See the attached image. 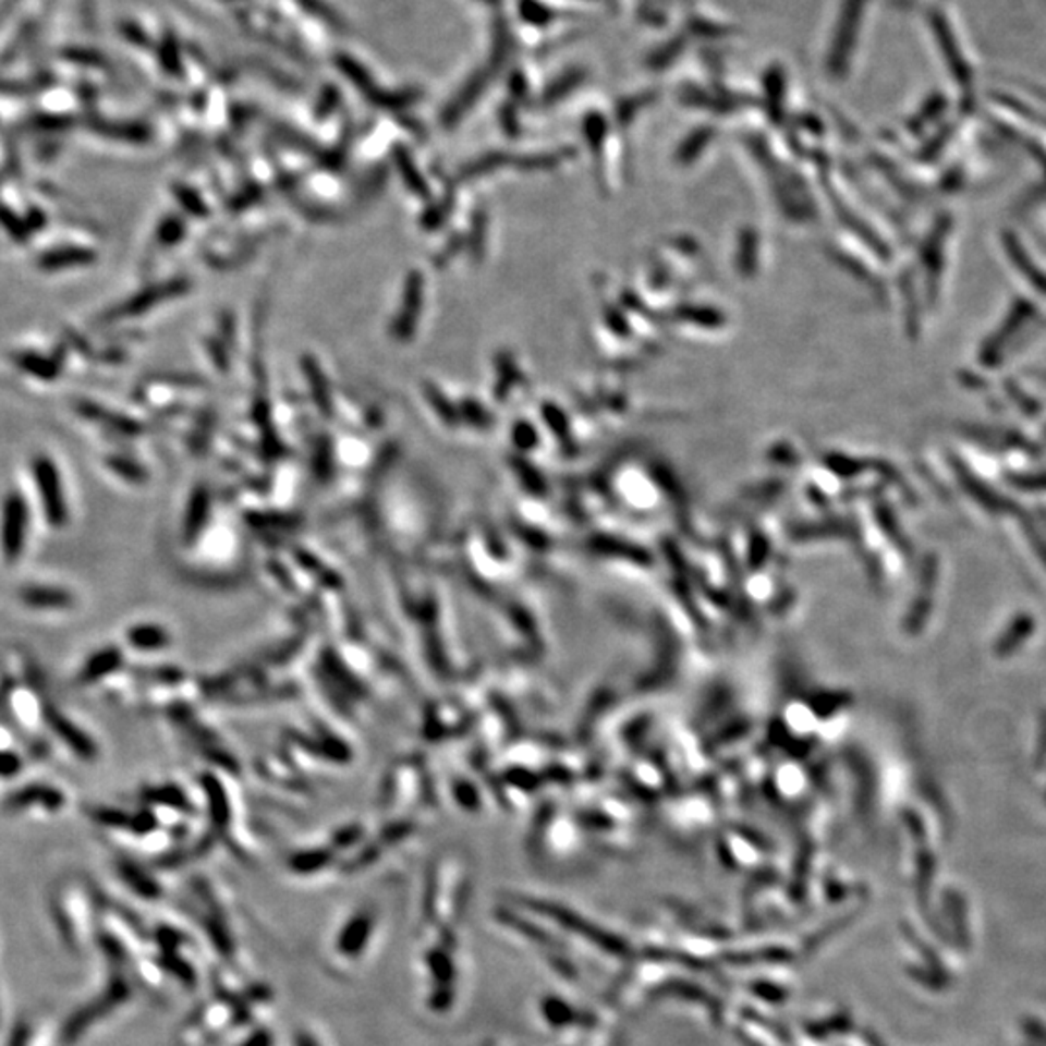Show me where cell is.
Wrapping results in <instances>:
<instances>
[{"instance_id": "obj_3", "label": "cell", "mask_w": 1046, "mask_h": 1046, "mask_svg": "<svg viewBox=\"0 0 1046 1046\" xmlns=\"http://www.w3.org/2000/svg\"><path fill=\"white\" fill-rule=\"evenodd\" d=\"M41 715H44L45 725H47V727L59 737V741H61L62 744H66L80 759L92 762V759L97 758L99 752H97L96 742L92 741L89 734L82 731L78 725L62 714L61 709H57L52 704H45V706L41 707Z\"/></svg>"}, {"instance_id": "obj_20", "label": "cell", "mask_w": 1046, "mask_h": 1046, "mask_svg": "<svg viewBox=\"0 0 1046 1046\" xmlns=\"http://www.w3.org/2000/svg\"><path fill=\"white\" fill-rule=\"evenodd\" d=\"M184 235V223L179 218H169L167 219L161 231H159V236H161V243L174 244L179 243Z\"/></svg>"}, {"instance_id": "obj_2", "label": "cell", "mask_w": 1046, "mask_h": 1046, "mask_svg": "<svg viewBox=\"0 0 1046 1046\" xmlns=\"http://www.w3.org/2000/svg\"><path fill=\"white\" fill-rule=\"evenodd\" d=\"M34 481L37 492L41 497L47 522L51 527L61 530L69 522V508L62 492V481L57 465L45 455L37 458L34 462Z\"/></svg>"}, {"instance_id": "obj_23", "label": "cell", "mask_w": 1046, "mask_h": 1046, "mask_svg": "<svg viewBox=\"0 0 1046 1046\" xmlns=\"http://www.w3.org/2000/svg\"><path fill=\"white\" fill-rule=\"evenodd\" d=\"M452 998L453 994L450 986H438L430 996V1006L438 1011L448 1010L452 1006Z\"/></svg>"}, {"instance_id": "obj_5", "label": "cell", "mask_w": 1046, "mask_h": 1046, "mask_svg": "<svg viewBox=\"0 0 1046 1046\" xmlns=\"http://www.w3.org/2000/svg\"><path fill=\"white\" fill-rule=\"evenodd\" d=\"M64 804H66V796L61 789L45 783L26 784L7 799V808H10V811L41 806L45 811L57 812L61 811Z\"/></svg>"}, {"instance_id": "obj_24", "label": "cell", "mask_w": 1046, "mask_h": 1046, "mask_svg": "<svg viewBox=\"0 0 1046 1046\" xmlns=\"http://www.w3.org/2000/svg\"><path fill=\"white\" fill-rule=\"evenodd\" d=\"M111 467H113L117 473L124 475L126 479L139 481L144 477V471L139 470L136 463L126 462V460H113Z\"/></svg>"}, {"instance_id": "obj_11", "label": "cell", "mask_w": 1046, "mask_h": 1046, "mask_svg": "<svg viewBox=\"0 0 1046 1046\" xmlns=\"http://www.w3.org/2000/svg\"><path fill=\"white\" fill-rule=\"evenodd\" d=\"M126 642L139 652H156L171 644L166 628L156 624H136L126 632Z\"/></svg>"}, {"instance_id": "obj_4", "label": "cell", "mask_w": 1046, "mask_h": 1046, "mask_svg": "<svg viewBox=\"0 0 1046 1046\" xmlns=\"http://www.w3.org/2000/svg\"><path fill=\"white\" fill-rule=\"evenodd\" d=\"M423 276L418 271H411L403 289V303L400 314L392 324V336L398 341H410L417 328L418 314L423 306Z\"/></svg>"}, {"instance_id": "obj_12", "label": "cell", "mask_w": 1046, "mask_h": 1046, "mask_svg": "<svg viewBox=\"0 0 1046 1046\" xmlns=\"http://www.w3.org/2000/svg\"><path fill=\"white\" fill-rule=\"evenodd\" d=\"M393 159H396V166H398V171H400L401 179L405 186L410 188L417 198H427L428 196V184L425 183V179L418 173L417 167L413 163L410 154L405 149L398 146L393 149Z\"/></svg>"}, {"instance_id": "obj_8", "label": "cell", "mask_w": 1046, "mask_h": 1046, "mask_svg": "<svg viewBox=\"0 0 1046 1046\" xmlns=\"http://www.w3.org/2000/svg\"><path fill=\"white\" fill-rule=\"evenodd\" d=\"M122 665V652L119 647H105L92 655L84 667L80 669L78 680L82 684H96L111 672L119 671Z\"/></svg>"}, {"instance_id": "obj_1", "label": "cell", "mask_w": 1046, "mask_h": 1046, "mask_svg": "<svg viewBox=\"0 0 1046 1046\" xmlns=\"http://www.w3.org/2000/svg\"><path fill=\"white\" fill-rule=\"evenodd\" d=\"M29 532V510L26 498L10 492L0 512V550L7 562H16L24 555Z\"/></svg>"}, {"instance_id": "obj_21", "label": "cell", "mask_w": 1046, "mask_h": 1046, "mask_svg": "<svg viewBox=\"0 0 1046 1046\" xmlns=\"http://www.w3.org/2000/svg\"><path fill=\"white\" fill-rule=\"evenodd\" d=\"M22 758L12 750L0 752V777H14L22 771Z\"/></svg>"}, {"instance_id": "obj_9", "label": "cell", "mask_w": 1046, "mask_h": 1046, "mask_svg": "<svg viewBox=\"0 0 1046 1046\" xmlns=\"http://www.w3.org/2000/svg\"><path fill=\"white\" fill-rule=\"evenodd\" d=\"M186 289H188V281H186V279H173V281L163 283V285H159V288L149 289V291L139 293L129 305L122 306L119 314L144 313V311H148V308L157 305V303H161V301H166V299L183 295Z\"/></svg>"}, {"instance_id": "obj_22", "label": "cell", "mask_w": 1046, "mask_h": 1046, "mask_svg": "<svg viewBox=\"0 0 1046 1046\" xmlns=\"http://www.w3.org/2000/svg\"><path fill=\"white\" fill-rule=\"evenodd\" d=\"M157 936H159L157 940H159L166 953H174V951L179 950V946L183 944V936L174 933L173 928H161V931L157 933Z\"/></svg>"}, {"instance_id": "obj_17", "label": "cell", "mask_w": 1046, "mask_h": 1046, "mask_svg": "<svg viewBox=\"0 0 1046 1046\" xmlns=\"http://www.w3.org/2000/svg\"><path fill=\"white\" fill-rule=\"evenodd\" d=\"M161 963L166 965L169 973H173L177 978H181L184 985L192 986V983H196L194 969H192L186 961H183V959L179 958L177 953H166L163 959H161Z\"/></svg>"}, {"instance_id": "obj_6", "label": "cell", "mask_w": 1046, "mask_h": 1046, "mask_svg": "<svg viewBox=\"0 0 1046 1046\" xmlns=\"http://www.w3.org/2000/svg\"><path fill=\"white\" fill-rule=\"evenodd\" d=\"M375 928V919L370 913H358L353 916L343 928H341L340 938H338V950L345 958H358L370 940V934Z\"/></svg>"}, {"instance_id": "obj_15", "label": "cell", "mask_w": 1046, "mask_h": 1046, "mask_svg": "<svg viewBox=\"0 0 1046 1046\" xmlns=\"http://www.w3.org/2000/svg\"><path fill=\"white\" fill-rule=\"evenodd\" d=\"M331 854L328 851H303V853H296L295 856H291V868L299 872V874H311V872L323 871L326 864H330Z\"/></svg>"}, {"instance_id": "obj_19", "label": "cell", "mask_w": 1046, "mask_h": 1046, "mask_svg": "<svg viewBox=\"0 0 1046 1046\" xmlns=\"http://www.w3.org/2000/svg\"><path fill=\"white\" fill-rule=\"evenodd\" d=\"M206 928H208L209 938L214 941V946L221 951V956H231V951H233V940H231V936L227 933L226 926L218 923V921H208Z\"/></svg>"}, {"instance_id": "obj_18", "label": "cell", "mask_w": 1046, "mask_h": 1046, "mask_svg": "<svg viewBox=\"0 0 1046 1046\" xmlns=\"http://www.w3.org/2000/svg\"><path fill=\"white\" fill-rule=\"evenodd\" d=\"M425 393H427L428 401L435 408L436 413L445 418L446 423L453 425L455 423V411L452 410L450 401L446 400L445 396L438 392V388L433 384H425Z\"/></svg>"}, {"instance_id": "obj_7", "label": "cell", "mask_w": 1046, "mask_h": 1046, "mask_svg": "<svg viewBox=\"0 0 1046 1046\" xmlns=\"http://www.w3.org/2000/svg\"><path fill=\"white\" fill-rule=\"evenodd\" d=\"M20 601L29 609L66 610L74 607V595L54 585H26L20 589Z\"/></svg>"}, {"instance_id": "obj_10", "label": "cell", "mask_w": 1046, "mask_h": 1046, "mask_svg": "<svg viewBox=\"0 0 1046 1046\" xmlns=\"http://www.w3.org/2000/svg\"><path fill=\"white\" fill-rule=\"evenodd\" d=\"M303 370H305L306 378H308V388H311V393H313V400L318 410L323 413L324 417H331L333 415V403H331L330 398V388H328V382H326V376H324L323 368L318 365L316 358L306 355L303 358Z\"/></svg>"}, {"instance_id": "obj_14", "label": "cell", "mask_w": 1046, "mask_h": 1046, "mask_svg": "<svg viewBox=\"0 0 1046 1046\" xmlns=\"http://www.w3.org/2000/svg\"><path fill=\"white\" fill-rule=\"evenodd\" d=\"M427 963L438 986H450L455 976L452 958L445 950H430L427 953Z\"/></svg>"}, {"instance_id": "obj_16", "label": "cell", "mask_w": 1046, "mask_h": 1046, "mask_svg": "<svg viewBox=\"0 0 1046 1046\" xmlns=\"http://www.w3.org/2000/svg\"><path fill=\"white\" fill-rule=\"evenodd\" d=\"M174 192H177V200L181 202V206H183L188 214L196 216V218H206V216H208V208H206V204L202 202L200 196H198L196 192L186 188V186H177V191Z\"/></svg>"}, {"instance_id": "obj_13", "label": "cell", "mask_w": 1046, "mask_h": 1046, "mask_svg": "<svg viewBox=\"0 0 1046 1046\" xmlns=\"http://www.w3.org/2000/svg\"><path fill=\"white\" fill-rule=\"evenodd\" d=\"M121 876L122 880L126 881L142 898H159V886H157L156 881L151 880V878H148L144 872L139 871L138 866H134V864L131 863H122Z\"/></svg>"}, {"instance_id": "obj_26", "label": "cell", "mask_w": 1046, "mask_h": 1046, "mask_svg": "<svg viewBox=\"0 0 1046 1046\" xmlns=\"http://www.w3.org/2000/svg\"><path fill=\"white\" fill-rule=\"evenodd\" d=\"M271 1045H273V1038H271L270 1033H268V1031H258V1033H254V1035H251V1037L246 1038V1041H244L243 1045L241 1046H271Z\"/></svg>"}, {"instance_id": "obj_25", "label": "cell", "mask_w": 1046, "mask_h": 1046, "mask_svg": "<svg viewBox=\"0 0 1046 1046\" xmlns=\"http://www.w3.org/2000/svg\"><path fill=\"white\" fill-rule=\"evenodd\" d=\"M208 351H209V355H211V358H214V363H216V366H218L219 370H223V373H226V370H229V357H227V351L226 349H223V345L219 343V341H216V340L209 341Z\"/></svg>"}, {"instance_id": "obj_27", "label": "cell", "mask_w": 1046, "mask_h": 1046, "mask_svg": "<svg viewBox=\"0 0 1046 1046\" xmlns=\"http://www.w3.org/2000/svg\"><path fill=\"white\" fill-rule=\"evenodd\" d=\"M295 1046H320L308 1033H299L295 1037Z\"/></svg>"}]
</instances>
